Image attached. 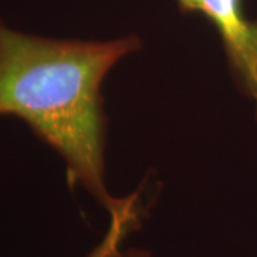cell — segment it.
Wrapping results in <instances>:
<instances>
[{"label":"cell","instance_id":"obj_1","mask_svg":"<svg viewBox=\"0 0 257 257\" xmlns=\"http://www.w3.org/2000/svg\"><path fill=\"white\" fill-rule=\"evenodd\" d=\"M136 35L107 42L52 39L10 29L0 19V114L28 124L66 163L70 186L80 184L113 214L128 199L104 184L107 120L100 87L124 56L138 52Z\"/></svg>","mask_w":257,"mask_h":257},{"label":"cell","instance_id":"obj_2","mask_svg":"<svg viewBox=\"0 0 257 257\" xmlns=\"http://www.w3.org/2000/svg\"><path fill=\"white\" fill-rule=\"evenodd\" d=\"M183 15H200L216 29L240 89L256 104L257 20L244 13L243 0H176Z\"/></svg>","mask_w":257,"mask_h":257},{"label":"cell","instance_id":"obj_3","mask_svg":"<svg viewBox=\"0 0 257 257\" xmlns=\"http://www.w3.org/2000/svg\"><path fill=\"white\" fill-rule=\"evenodd\" d=\"M128 233L127 227L119 220L110 221L109 231L100 244L93 250L89 257H111V254L120 247V243Z\"/></svg>","mask_w":257,"mask_h":257},{"label":"cell","instance_id":"obj_4","mask_svg":"<svg viewBox=\"0 0 257 257\" xmlns=\"http://www.w3.org/2000/svg\"><path fill=\"white\" fill-rule=\"evenodd\" d=\"M111 257H152L147 250L143 248H128V250H120V247L111 254Z\"/></svg>","mask_w":257,"mask_h":257}]
</instances>
